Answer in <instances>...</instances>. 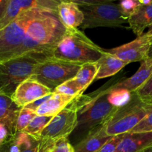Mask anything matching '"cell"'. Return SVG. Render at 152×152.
Masks as SVG:
<instances>
[{"label": "cell", "instance_id": "6da1fadb", "mask_svg": "<svg viewBox=\"0 0 152 152\" xmlns=\"http://www.w3.org/2000/svg\"><path fill=\"white\" fill-rule=\"evenodd\" d=\"M65 31L57 16L42 13L28 25L18 56L31 51H53Z\"/></svg>", "mask_w": 152, "mask_h": 152}, {"label": "cell", "instance_id": "7a4b0ae2", "mask_svg": "<svg viewBox=\"0 0 152 152\" xmlns=\"http://www.w3.org/2000/svg\"><path fill=\"white\" fill-rule=\"evenodd\" d=\"M105 50L95 44L77 28L66 30L53 50V57L71 63H95Z\"/></svg>", "mask_w": 152, "mask_h": 152}, {"label": "cell", "instance_id": "3957f363", "mask_svg": "<svg viewBox=\"0 0 152 152\" xmlns=\"http://www.w3.org/2000/svg\"><path fill=\"white\" fill-rule=\"evenodd\" d=\"M53 51H31L0 62V92L11 96L20 83L30 78L38 64L53 57Z\"/></svg>", "mask_w": 152, "mask_h": 152}, {"label": "cell", "instance_id": "277c9868", "mask_svg": "<svg viewBox=\"0 0 152 152\" xmlns=\"http://www.w3.org/2000/svg\"><path fill=\"white\" fill-rule=\"evenodd\" d=\"M94 95H80L78 98L77 126L75 130L87 132L105 124L119 108L114 107L108 100L105 89L99 90Z\"/></svg>", "mask_w": 152, "mask_h": 152}, {"label": "cell", "instance_id": "5b68a950", "mask_svg": "<svg viewBox=\"0 0 152 152\" xmlns=\"http://www.w3.org/2000/svg\"><path fill=\"white\" fill-rule=\"evenodd\" d=\"M84 14L81 25L83 30L98 27L123 28L127 19L120 13L118 4L111 1L74 0Z\"/></svg>", "mask_w": 152, "mask_h": 152}, {"label": "cell", "instance_id": "8992f818", "mask_svg": "<svg viewBox=\"0 0 152 152\" xmlns=\"http://www.w3.org/2000/svg\"><path fill=\"white\" fill-rule=\"evenodd\" d=\"M152 110V105H147L132 92L127 104L119 108L103 124L107 135L110 137L130 132Z\"/></svg>", "mask_w": 152, "mask_h": 152}, {"label": "cell", "instance_id": "52a82bcc", "mask_svg": "<svg viewBox=\"0 0 152 152\" xmlns=\"http://www.w3.org/2000/svg\"><path fill=\"white\" fill-rule=\"evenodd\" d=\"M42 13L47 12L37 9L26 10L0 29V62L18 56L28 25Z\"/></svg>", "mask_w": 152, "mask_h": 152}, {"label": "cell", "instance_id": "ba28073f", "mask_svg": "<svg viewBox=\"0 0 152 152\" xmlns=\"http://www.w3.org/2000/svg\"><path fill=\"white\" fill-rule=\"evenodd\" d=\"M80 67L78 64L50 57L37 65L31 78L53 91L62 83L74 78Z\"/></svg>", "mask_w": 152, "mask_h": 152}, {"label": "cell", "instance_id": "9c48e42d", "mask_svg": "<svg viewBox=\"0 0 152 152\" xmlns=\"http://www.w3.org/2000/svg\"><path fill=\"white\" fill-rule=\"evenodd\" d=\"M78 109L75 97L63 110L52 117L42 132L39 140L55 141L61 138H68L77 126Z\"/></svg>", "mask_w": 152, "mask_h": 152}, {"label": "cell", "instance_id": "30bf717a", "mask_svg": "<svg viewBox=\"0 0 152 152\" xmlns=\"http://www.w3.org/2000/svg\"><path fill=\"white\" fill-rule=\"evenodd\" d=\"M60 1L56 0H8L4 15L0 19V29L7 26L26 10H37L57 16V7Z\"/></svg>", "mask_w": 152, "mask_h": 152}, {"label": "cell", "instance_id": "8fae6325", "mask_svg": "<svg viewBox=\"0 0 152 152\" xmlns=\"http://www.w3.org/2000/svg\"><path fill=\"white\" fill-rule=\"evenodd\" d=\"M151 37L145 34L137 37L134 40L129 43L105 50L127 64L134 62H142L147 59L148 49L151 44Z\"/></svg>", "mask_w": 152, "mask_h": 152}, {"label": "cell", "instance_id": "7c38bea8", "mask_svg": "<svg viewBox=\"0 0 152 152\" xmlns=\"http://www.w3.org/2000/svg\"><path fill=\"white\" fill-rule=\"evenodd\" d=\"M52 91L32 78H28L18 86L11 96L19 108L27 105L52 94Z\"/></svg>", "mask_w": 152, "mask_h": 152}, {"label": "cell", "instance_id": "4fadbf2b", "mask_svg": "<svg viewBox=\"0 0 152 152\" xmlns=\"http://www.w3.org/2000/svg\"><path fill=\"white\" fill-rule=\"evenodd\" d=\"M151 75L152 59H146L141 62L139 69L134 75L111 85L110 87L107 88V89L108 91L122 89L129 91L130 92H134L140 87H141Z\"/></svg>", "mask_w": 152, "mask_h": 152}, {"label": "cell", "instance_id": "5bb4252c", "mask_svg": "<svg viewBox=\"0 0 152 152\" xmlns=\"http://www.w3.org/2000/svg\"><path fill=\"white\" fill-rule=\"evenodd\" d=\"M57 18L65 29L71 30L81 26L84 14L74 1H60L57 7Z\"/></svg>", "mask_w": 152, "mask_h": 152}, {"label": "cell", "instance_id": "9a60e30c", "mask_svg": "<svg viewBox=\"0 0 152 152\" xmlns=\"http://www.w3.org/2000/svg\"><path fill=\"white\" fill-rule=\"evenodd\" d=\"M152 145L151 132H134L124 134L116 152H140Z\"/></svg>", "mask_w": 152, "mask_h": 152}, {"label": "cell", "instance_id": "2e32d148", "mask_svg": "<svg viewBox=\"0 0 152 152\" xmlns=\"http://www.w3.org/2000/svg\"><path fill=\"white\" fill-rule=\"evenodd\" d=\"M111 138L107 135L103 125L91 130L74 148V152H98Z\"/></svg>", "mask_w": 152, "mask_h": 152}, {"label": "cell", "instance_id": "e0dca14e", "mask_svg": "<svg viewBox=\"0 0 152 152\" xmlns=\"http://www.w3.org/2000/svg\"><path fill=\"white\" fill-rule=\"evenodd\" d=\"M75 97L52 92L34 111L37 116L53 117L71 103Z\"/></svg>", "mask_w": 152, "mask_h": 152}, {"label": "cell", "instance_id": "ac0fdd59", "mask_svg": "<svg viewBox=\"0 0 152 152\" xmlns=\"http://www.w3.org/2000/svg\"><path fill=\"white\" fill-rule=\"evenodd\" d=\"M96 64L97 65V73L94 82L101 79L112 77L129 65L114 55L106 52L105 50Z\"/></svg>", "mask_w": 152, "mask_h": 152}, {"label": "cell", "instance_id": "d6986e66", "mask_svg": "<svg viewBox=\"0 0 152 152\" xmlns=\"http://www.w3.org/2000/svg\"><path fill=\"white\" fill-rule=\"evenodd\" d=\"M129 28L137 37L142 35L145 30L152 25V2L149 4H141L136 12L128 19Z\"/></svg>", "mask_w": 152, "mask_h": 152}, {"label": "cell", "instance_id": "ffe728a7", "mask_svg": "<svg viewBox=\"0 0 152 152\" xmlns=\"http://www.w3.org/2000/svg\"><path fill=\"white\" fill-rule=\"evenodd\" d=\"M97 73V65L95 63H86L82 65L80 70L73 78L78 87L80 88L82 94L88 88L96 77Z\"/></svg>", "mask_w": 152, "mask_h": 152}, {"label": "cell", "instance_id": "44dd1931", "mask_svg": "<svg viewBox=\"0 0 152 152\" xmlns=\"http://www.w3.org/2000/svg\"><path fill=\"white\" fill-rule=\"evenodd\" d=\"M20 109L11 96L0 92V122H16Z\"/></svg>", "mask_w": 152, "mask_h": 152}, {"label": "cell", "instance_id": "7402d4cb", "mask_svg": "<svg viewBox=\"0 0 152 152\" xmlns=\"http://www.w3.org/2000/svg\"><path fill=\"white\" fill-rule=\"evenodd\" d=\"M52 117L46 116H36L28 124V126L24 129L23 132L31 135L33 137L39 140L40 134L45 126L48 124Z\"/></svg>", "mask_w": 152, "mask_h": 152}, {"label": "cell", "instance_id": "603a6c76", "mask_svg": "<svg viewBox=\"0 0 152 152\" xmlns=\"http://www.w3.org/2000/svg\"><path fill=\"white\" fill-rule=\"evenodd\" d=\"M106 87L105 88V92L108 94V100L114 107L120 108L127 104L132 98V92L126 90H112L108 91Z\"/></svg>", "mask_w": 152, "mask_h": 152}, {"label": "cell", "instance_id": "cb8c5ba5", "mask_svg": "<svg viewBox=\"0 0 152 152\" xmlns=\"http://www.w3.org/2000/svg\"><path fill=\"white\" fill-rule=\"evenodd\" d=\"M16 122H0V146L13 139L16 134Z\"/></svg>", "mask_w": 152, "mask_h": 152}, {"label": "cell", "instance_id": "d4e9b609", "mask_svg": "<svg viewBox=\"0 0 152 152\" xmlns=\"http://www.w3.org/2000/svg\"><path fill=\"white\" fill-rule=\"evenodd\" d=\"M37 116L32 110L27 108H22L19 111L16 119V132H22L28 126L31 120Z\"/></svg>", "mask_w": 152, "mask_h": 152}, {"label": "cell", "instance_id": "484cf974", "mask_svg": "<svg viewBox=\"0 0 152 152\" xmlns=\"http://www.w3.org/2000/svg\"><path fill=\"white\" fill-rule=\"evenodd\" d=\"M53 92L67 95V96H73V97H77V96H80V95L83 94H82L80 88L78 87L77 83L74 82L73 79L58 86Z\"/></svg>", "mask_w": 152, "mask_h": 152}, {"label": "cell", "instance_id": "4316f807", "mask_svg": "<svg viewBox=\"0 0 152 152\" xmlns=\"http://www.w3.org/2000/svg\"><path fill=\"white\" fill-rule=\"evenodd\" d=\"M134 93L142 102L152 105V75Z\"/></svg>", "mask_w": 152, "mask_h": 152}, {"label": "cell", "instance_id": "83f0119b", "mask_svg": "<svg viewBox=\"0 0 152 152\" xmlns=\"http://www.w3.org/2000/svg\"><path fill=\"white\" fill-rule=\"evenodd\" d=\"M120 13L128 20L140 6L139 0H123L118 3Z\"/></svg>", "mask_w": 152, "mask_h": 152}, {"label": "cell", "instance_id": "f1b7e54d", "mask_svg": "<svg viewBox=\"0 0 152 152\" xmlns=\"http://www.w3.org/2000/svg\"><path fill=\"white\" fill-rule=\"evenodd\" d=\"M49 152H74V148L68 138H61L53 141Z\"/></svg>", "mask_w": 152, "mask_h": 152}, {"label": "cell", "instance_id": "f546056e", "mask_svg": "<svg viewBox=\"0 0 152 152\" xmlns=\"http://www.w3.org/2000/svg\"><path fill=\"white\" fill-rule=\"evenodd\" d=\"M152 132V110L131 131L134 132Z\"/></svg>", "mask_w": 152, "mask_h": 152}, {"label": "cell", "instance_id": "4dcf8cb0", "mask_svg": "<svg viewBox=\"0 0 152 152\" xmlns=\"http://www.w3.org/2000/svg\"><path fill=\"white\" fill-rule=\"evenodd\" d=\"M124 134L111 137L109 140L104 144L98 152H116L117 146L123 139Z\"/></svg>", "mask_w": 152, "mask_h": 152}, {"label": "cell", "instance_id": "1f68e13d", "mask_svg": "<svg viewBox=\"0 0 152 152\" xmlns=\"http://www.w3.org/2000/svg\"><path fill=\"white\" fill-rule=\"evenodd\" d=\"M7 1L8 0H0V19H1V17L4 15V11H5Z\"/></svg>", "mask_w": 152, "mask_h": 152}, {"label": "cell", "instance_id": "d6a6232c", "mask_svg": "<svg viewBox=\"0 0 152 152\" xmlns=\"http://www.w3.org/2000/svg\"><path fill=\"white\" fill-rule=\"evenodd\" d=\"M22 152H39V142L34 145V146L31 147V148H28Z\"/></svg>", "mask_w": 152, "mask_h": 152}, {"label": "cell", "instance_id": "836d02e7", "mask_svg": "<svg viewBox=\"0 0 152 152\" xmlns=\"http://www.w3.org/2000/svg\"><path fill=\"white\" fill-rule=\"evenodd\" d=\"M151 44H150L149 49H148V55H147V59H152V37H151Z\"/></svg>", "mask_w": 152, "mask_h": 152}, {"label": "cell", "instance_id": "e575fe53", "mask_svg": "<svg viewBox=\"0 0 152 152\" xmlns=\"http://www.w3.org/2000/svg\"><path fill=\"white\" fill-rule=\"evenodd\" d=\"M144 34H145L146 37H152V25L148 28V31H147L146 32L144 33Z\"/></svg>", "mask_w": 152, "mask_h": 152}, {"label": "cell", "instance_id": "d590c367", "mask_svg": "<svg viewBox=\"0 0 152 152\" xmlns=\"http://www.w3.org/2000/svg\"><path fill=\"white\" fill-rule=\"evenodd\" d=\"M140 152H152V145H150V146L147 147L146 148L142 150V151Z\"/></svg>", "mask_w": 152, "mask_h": 152}]
</instances>
